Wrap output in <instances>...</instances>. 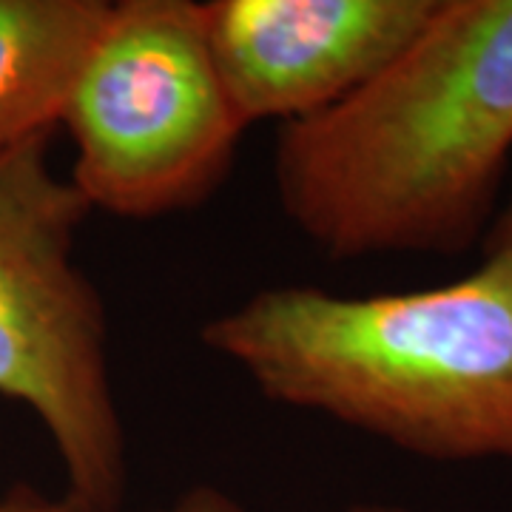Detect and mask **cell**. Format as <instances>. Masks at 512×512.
Here are the masks:
<instances>
[{"mask_svg":"<svg viewBox=\"0 0 512 512\" xmlns=\"http://www.w3.org/2000/svg\"><path fill=\"white\" fill-rule=\"evenodd\" d=\"M512 160V0H439L410 46L333 109L279 126L276 200L330 259L461 254Z\"/></svg>","mask_w":512,"mask_h":512,"instance_id":"6da1fadb","label":"cell"},{"mask_svg":"<svg viewBox=\"0 0 512 512\" xmlns=\"http://www.w3.org/2000/svg\"><path fill=\"white\" fill-rule=\"evenodd\" d=\"M200 339L268 402L430 461H512V239L419 291L259 288Z\"/></svg>","mask_w":512,"mask_h":512,"instance_id":"7a4b0ae2","label":"cell"},{"mask_svg":"<svg viewBox=\"0 0 512 512\" xmlns=\"http://www.w3.org/2000/svg\"><path fill=\"white\" fill-rule=\"evenodd\" d=\"M92 208L49 165V140L0 154V396L35 413L80 512H117L126 421L106 302L77 262Z\"/></svg>","mask_w":512,"mask_h":512,"instance_id":"3957f363","label":"cell"},{"mask_svg":"<svg viewBox=\"0 0 512 512\" xmlns=\"http://www.w3.org/2000/svg\"><path fill=\"white\" fill-rule=\"evenodd\" d=\"M69 183L89 208L160 220L231 174L245 123L211 57L194 0H117L74 83Z\"/></svg>","mask_w":512,"mask_h":512,"instance_id":"277c9868","label":"cell"},{"mask_svg":"<svg viewBox=\"0 0 512 512\" xmlns=\"http://www.w3.org/2000/svg\"><path fill=\"white\" fill-rule=\"evenodd\" d=\"M439 0H208L211 57L245 126L333 109L387 69Z\"/></svg>","mask_w":512,"mask_h":512,"instance_id":"5b68a950","label":"cell"},{"mask_svg":"<svg viewBox=\"0 0 512 512\" xmlns=\"http://www.w3.org/2000/svg\"><path fill=\"white\" fill-rule=\"evenodd\" d=\"M111 0H0V154L52 140Z\"/></svg>","mask_w":512,"mask_h":512,"instance_id":"8992f818","label":"cell"},{"mask_svg":"<svg viewBox=\"0 0 512 512\" xmlns=\"http://www.w3.org/2000/svg\"><path fill=\"white\" fill-rule=\"evenodd\" d=\"M160 512H245V507L220 487L197 484V487H188L171 507Z\"/></svg>","mask_w":512,"mask_h":512,"instance_id":"52a82bcc","label":"cell"},{"mask_svg":"<svg viewBox=\"0 0 512 512\" xmlns=\"http://www.w3.org/2000/svg\"><path fill=\"white\" fill-rule=\"evenodd\" d=\"M0 512H80L69 501V495H46L35 487H12L6 495H0Z\"/></svg>","mask_w":512,"mask_h":512,"instance_id":"ba28073f","label":"cell"},{"mask_svg":"<svg viewBox=\"0 0 512 512\" xmlns=\"http://www.w3.org/2000/svg\"><path fill=\"white\" fill-rule=\"evenodd\" d=\"M501 239H512V194H510V200H507V205L498 211L493 231L487 234L484 245H487V242H501Z\"/></svg>","mask_w":512,"mask_h":512,"instance_id":"9c48e42d","label":"cell"},{"mask_svg":"<svg viewBox=\"0 0 512 512\" xmlns=\"http://www.w3.org/2000/svg\"><path fill=\"white\" fill-rule=\"evenodd\" d=\"M336 512H410L399 507V504H350L345 510H336Z\"/></svg>","mask_w":512,"mask_h":512,"instance_id":"30bf717a","label":"cell"}]
</instances>
